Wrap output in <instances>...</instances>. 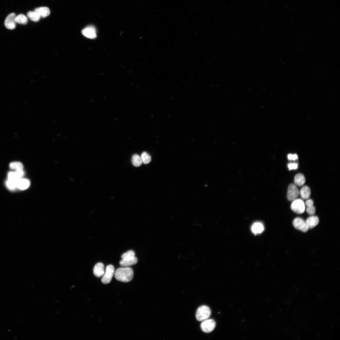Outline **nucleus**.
<instances>
[{"label":"nucleus","mask_w":340,"mask_h":340,"mask_svg":"<svg viewBox=\"0 0 340 340\" xmlns=\"http://www.w3.org/2000/svg\"><path fill=\"white\" fill-rule=\"evenodd\" d=\"M216 326L215 321L211 319H207L203 321L201 325L202 331L206 333L212 332L214 330Z\"/></svg>","instance_id":"obj_5"},{"label":"nucleus","mask_w":340,"mask_h":340,"mask_svg":"<svg viewBox=\"0 0 340 340\" xmlns=\"http://www.w3.org/2000/svg\"><path fill=\"white\" fill-rule=\"evenodd\" d=\"M294 183L296 185L301 186L304 185L305 182V179L304 176L301 174L296 175L294 179Z\"/></svg>","instance_id":"obj_17"},{"label":"nucleus","mask_w":340,"mask_h":340,"mask_svg":"<svg viewBox=\"0 0 340 340\" xmlns=\"http://www.w3.org/2000/svg\"><path fill=\"white\" fill-rule=\"evenodd\" d=\"M82 33L84 36L90 39H93L97 37L96 29L92 26H90L83 29Z\"/></svg>","instance_id":"obj_9"},{"label":"nucleus","mask_w":340,"mask_h":340,"mask_svg":"<svg viewBox=\"0 0 340 340\" xmlns=\"http://www.w3.org/2000/svg\"><path fill=\"white\" fill-rule=\"evenodd\" d=\"M288 166L290 170H295L298 167V164L296 163H291L289 164Z\"/></svg>","instance_id":"obj_28"},{"label":"nucleus","mask_w":340,"mask_h":340,"mask_svg":"<svg viewBox=\"0 0 340 340\" xmlns=\"http://www.w3.org/2000/svg\"><path fill=\"white\" fill-rule=\"evenodd\" d=\"M105 273V268L103 264L98 263L95 265L93 269L94 275L98 278H100L104 275Z\"/></svg>","instance_id":"obj_10"},{"label":"nucleus","mask_w":340,"mask_h":340,"mask_svg":"<svg viewBox=\"0 0 340 340\" xmlns=\"http://www.w3.org/2000/svg\"><path fill=\"white\" fill-rule=\"evenodd\" d=\"M288 157L289 160L295 161L298 159V156L296 154H289L288 156Z\"/></svg>","instance_id":"obj_29"},{"label":"nucleus","mask_w":340,"mask_h":340,"mask_svg":"<svg viewBox=\"0 0 340 340\" xmlns=\"http://www.w3.org/2000/svg\"><path fill=\"white\" fill-rule=\"evenodd\" d=\"M17 182L15 181V180L8 179L6 182V186L9 189H13L17 187Z\"/></svg>","instance_id":"obj_23"},{"label":"nucleus","mask_w":340,"mask_h":340,"mask_svg":"<svg viewBox=\"0 0 340 340\" xmlns=\"http://www.w3.org/2000/svg\"><path fill=\"white\" fill-rule=\"evenodd\" d=\"M137 262L138 259L135 257L129 259H122L120 261V263L121 266L127 267L136 264Z\"/></svg>","instance_id":"obj_11"},{"label":"nucleus","mask_w":340,"mask_h":340,"mask_svg":"<svg viewBox=\"0 0 340 340\" xmlns=\"http://www.w3.org/2000/svg\"><path fill=\"white\" fill-rule=\"evenodd\" d=\"M299 194L302 198L307 199L309 198L311 195L310 189L307 186H304L301 190Z\"/></svg>","instance_id":"obj_15"},{"label":"nucleus","mask_w":340,"mask_h":340,"mask_svg":"<svg viewBox=\"0 0 340 340\" xmlns=\"http://www.w3.org/2000/svg\"><path fill=\"white\" fill-rule=\"evenodd\" d=\"M133 164L135 167H139L142 163L141 157L138 154H135L133 155L132 159Z\"/></svg>","instance_id":"obj_19"},{"label":"nucleus","mask_w":340,"mask_h":340,"mask_svg":"<svg viewBox=\"0 0 340 340\" xmlns=\"http://www.w3.org/2000/svg\"><path fill=\"white\" fill-rule=\"evenodd\" d=\"M114 274V277L117 280L123 282L127 283L130 282L132 279L134 272L131 268L125 267L117 269Z\"/></svg>","instance_id":"obj_1"},{"label":"nucleus","mask_w":340,"mask_h":340,"mask_svg":"<svg viewBox=\"0 0 340 340\" xmlns=\"http://www.w3.org/2000/svg\"><path fill=\"white\" fill-rule=\"evenodd\" d=\"M305 222L308 227L312 229L317 225L319 220L317 216H312L307 219Z\"/></svg>","instance_id":"obj_12"},{"label":"nucleus","mask_w":340,"mask_h":340,"mask_svg":"<svg viewBox=\"0 0 340 340\" xmlns=\"http://www.w3.org/2000/svg\"><path fill=\"white\" fill-rule=\"evenodd\" d=\"M315 208L313 206L307 207L306 209V211L307 213L311 215H314L315 214Z\"/></svg>","instance_id":"obj_26"},{"label":"nucleus","mask_w":340,"mask_h":340,"mask_svg":"<svg viewBox=\"0 0 340 340\" xmlns=\"http://www.w3.org/2000/svg\"><path fill=\"white\" fill-rule=\"evenodd\" d=\"M293 224L295 228L303 232H307L309 229L306 222L301 218H297L294 219Z\"/></svg>","instance_id":"obj_6"},{"label":"nucleus","mask_w":340,"mask_h":340,"mask_svg":"<svg viewBox=\"0 0 340 340\" xmlns=\"http://www.w3.org/2000/svg\"><path fill=\"white\" fill-rule=\"evenodd\" d=\"M264 228L262 223L260 222L255 223L251 227L252 232L255 235H258L261 233L264 230Z\"/></svg>","instance_id":"obj_13"},{"label":"nucleus","mask_w":340,"mask_h":340,"mask_svg":"<svg viewBox=\"0 0 340 340\" xmlns=\"http://www.w3.org/2000/svg\"><path fill=\"white\" fill-rule=\"evenodd\" d=\"M305 204L307 207H311L313 206L314 202L312 200L309 199L306 201Z\"/></svg>","instance_id":"obj_30"},{"label":"nucleus","mask_w":340,"mask_h":340,"mask_svg":"<svg viewBox=\"0 0 340 340\" xmlns=\"http://www.w3.org/2000/svg\"><path fill=\"white\" fill-rule=\"evenodd\" d=\"M16 14L12 13L9 15L6 18L5 22V25L6 28L9 30H13L16 27L15 21Z\"/></svg>","instance_id":"obj_8"},{"label":"nucleus","mask_w":340,"mask_h":340,"mask_svg":"<svg viewBox=\"0 0 340 340\" xmlns=\"http://www.w3.org/2000/svg\"><path fill=\"white\" fill-rule=\"evenodd\" d=\"M135 253L132 250H129L124 253L121 257L122 259L132 258L135 257Z\"/></svg>","instance_id":"obj_24"},{"label":"nucleus","mask_w":340,"mask_h":340,"mask_svg":"<svg viewBox=\"0 0 340 340\" xmlns=\"http://www.w3.org/2000/svg\"><path fill=\"white\" fill-rule=\"evenodd\" d=\"M29 181L26 179L21 178L17 182V187L20 190L26 189L29 187Z\"/></svg>","instance_id":"obj_16"},{"label":"nucleus","mask_w":340,"mask_h":340,"mask_svg":"<svg viewBox=\"0 0 340 340\" xmlns=\"http://www.w3.org/2000/svg\"><path fill=\"white\" fill-rule=\"evenodd\" d=\"M141 157L142 163L145 164H147L149 163L151 161V156L146 152H143L142 154Z\"/></svg>","instance_id":"obj_21"},{"label":"nucleus","mask_w":340,"mask_h":340,"mask_svg":"<svg viewBox=\"0 0 340 340\" xmlns=\"http://www.w3.org/2000/svg\"><path fill=\"white\" fill-rule=\"evenodd\" d=\"M211 315L210 308L206 305L199 307L196 312V318L199 321H203L209 318Z\"/></svg>","instance_id":"obj_2"},{"label":"nucleus","mask_w":340,"mask_h":340,"mask_svg":"<svg viewBox=\"0 0 340 340\" xmlns=\"http://www.w3.org/2000/svg\"><path fill=\"white\" fill-rule=\"evenodd\" d=\"M28 17L35 22H38L40 19V17L36 12L30 11L27 14Z\"/></svg>","instance_id":"obj_20"},{"label":"nucleus","mask_w":340,"mask_h":340,"mask_svg":"<svg viewBox=\"0 0 340 340\" xmlns=\"http://www.w3.org/2000/svg\"><path fill=\"white\" fill-rule=\"evenodd\" d=\"M114 273V268L112 265L107 266L106 271L102 279V283L105 284L109 283L111 281Z\"/></svg>","instance_id":"obj_4"},{"label":"nucleus","mask_w":340,"mask_h":340,"mask_svg":"<svg viewBox=\"0 0 340 340\" xmlns=\"http://www.w3.org/2000/svg\"><path fill=\"white\" fill-rule=\"evenodd\" d=\"M293 201L291 205L292 210L297 214L303 213L305 210V205L304 201L301 199H297Z\"/></svg>","instance_id":"obj_3"},{"label":"nucleus","mask_w":340,"mask_h":340,"mask_svg":"<svg viewBox=\"0 0 340 340\" xmlns=\"http://www.w3.org/2000/svg\"><path fill=\"white\" fill-rule=\"evenodd\" d=\"M15 21L16 23L19 24L25 25L28 23V20L25 15L20 14L16 16Z\"/></svg>","instance_id":"obj_18"},{"label":"nucleus","mask_w":340,"mask_h":340,"mask_svg":"<svg viewBox=\"0 0 340 340\" xmlns=\"http://www.w3.org/2000/svg\"><path fill=\"white\" fill-rule=\"evenodd\" d=\"M10 168L17 170L23 169V166L22 164L19 162H14L10 163L9 165Z\"/></svg>","instance_id":"obj_22"},{"label":"nucleus","mask_w":340,"mask_h":340,"mask_svg":"<svg viewBox=\"0 0 340 340\" xmlns=\"http://www.w3.org/2000/svg\"><path fill=\"white\" fill-rule=\"evenodd\" d=\"M35 11L37 12L41 17L43 18L49 16L50 13L49 9L46 7L37 8L35 9Z\"/></svg>","instance_id":"obj_14"},{"label":"nucleus","mask_w":340,"mask_h":340,"mask_svg":"<svg viewBox=\"0 0 340 340\" xmlns=\"http://www.w3.org/2000/svg\"><path fill=\"white\" fill-rule=\"evenodd\" d=\"M299 194V191L296 185L294 184H290L287 193L288 199L290 201H293L297 199Z\"/></svg>","instance_id":"obj_7"},{"label":"nucleus","mask_w":340,"mask_h":340,"mask_svg":"<svg viewBox=\"0 0 340 340\" xmlns=\"http://www.w3.org/2000/svg\"><path fill=\"white\" fill-rule=\"evenodd\" d=\"M8 179L18 181L20 179L17 177L15 172H10L8 174Z\"/></svg>","instance_id":"obj_25"},{"label":"nucleus","mask_w":340,"mask_h":340,"mask_svg":"<svg viewBox=\"0 0 340 340\" xmlns=\"http://www.w3.org/2000/svg\"><path fill=\"white\" fill-rule=\"evenodd\" d=\"M15 173L19 179H21L24 175V172L23 171V169L17 170Z\"/></svg>","instance_id":"obj_27"}]
</instances>
